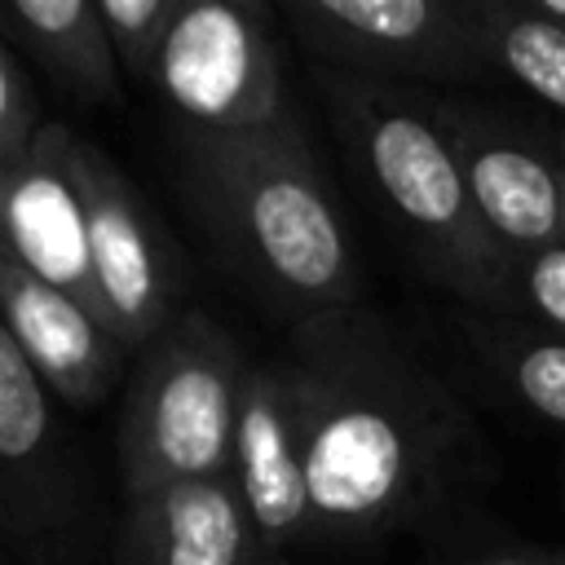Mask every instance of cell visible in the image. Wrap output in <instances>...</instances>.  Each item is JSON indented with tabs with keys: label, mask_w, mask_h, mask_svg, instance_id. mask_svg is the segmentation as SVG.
I'll return each mask as SVG.
<instances>
[{
	"label": "cell",
	"mask_w": 565,
	"mask_h": 565,
	"mask_svg": "<svg viewBox=\"0 0 565 565\" xmlns=\"http://www.w3.org/2000/svg\"><path fill=\"white\" fill-rule=\"evenodd\" d=\"M0 305L4 331L26 353L49 393L66 406H97L110 388H119L124 366H132V349L79 300L40 282L18 256L0 247Z\"/></svg>",
	"instance_id": "12"
},
{
	"label": "cell",
	"mask_w": 565,
	"mask_h": 565,
	"mask_svg": "<svg viewBox=\"0 0 565 565\" xmlns=\"http://www.w3.org/2000/svg\"><path fill=\"white\" fill-rule=\"evenodd\" d=\"M0 44L26 53L66 97L84 106L119 102L124 71L97 0H9L0 9Z\"/></svg>",
	"instance_id": "14"
},
{
	"label": "cell",
	"mask_w": 565,
	"mask_h": 565,
	"mask_svg": "<svg viewBox=\"0 0 565 565\" xmlns=\"http://www.w3.org/2000/svg\"><path fill=\"white\" fill-rule=\"evenodd\" d=\"M115 565H265L256 525L230 472L185 477L124 499Z\"/></svg>",
	"instance_id": "13"
},
{
	"label": "cell",
	"mask_w": 565,
	"mask_h": 565,
	"mask_svg": "<svg viewBox=\"0 0 565 565\" xmlns=\"http://www.w3.org/2000/svg\"><path fill=\"white\" fill-rule=\"evenodd\" d=\"M247 371L243 344L199 309H177L172 322L137 349L115 428L124 499L185 477L230 472Z\"/></svg>",
	"instance_id": "4"
},
{
	"label": "cell",
	"mask_w": 565,
	"mask_h": 565,
	"mask_svg": "<svg viewBox=\"0 0 565 565\" xmlns=\"http://www.w3.org/2000/svg\"><path fill=\"white\" fill-rule=\"evenodd\" d=\"M168 146L190 216L247 291L291 322L362 305L353 230L291 110L230 132L177 119Z\"/></svg>",
	"instance_id": "2"
},
{
	"label": "cell",
	"mask_w": 565,
	"mask_h": 565,
	"mask_svg": "<svg viewBox=\"0 0 565 565\" xmlns=\"http://www.w3.org/2000/svg\"><path fill=\"white\" fill-rule=\"evenodd\" d=\"M331 128L380 216L415 265L486 318H516L512 260L486 234L459 150L441 124V93L318 71Z\"/></svg>",
	"instance_id": "3"
},
{
	"label": "cell",
	"mask_w": 565,
	"mask_h": 565,
	"mask_svg": "<svg viewBox=\"0 0 565 565\" xmlns=\"http://www.w3.org/2000/svg\"><path fill=\"white\" fill-rule=\"evenodd\" d=\"M44 128L49 119L40 106L35 75L26 71L18 49L0 44V168H13Z\"/></svg>",
	"instance_id": "18"
},
{
	"label": "cell",
	"mask_w": 565,
	"mask_h": 565,
	"mask_svg": "<svg viewBox=\"0 0 565 565\" xmlns=\"http://www.w3.org/2000/svg\"><path fill=\"white\" fill-rule=\"evenodd\" d=\"M199 128H265L287 115L282 57L256 0H185L150 84Z\"/></svg>",
	"instance_id": "7"
},
{
	"label": "cell",
	"mask_w": 565,
	"mask_h": 565,
	"mask_svg": "<svg viewBox=\"0 0 565 565\" xmlns=\"http://www.w3.org/2000/svg\"><path fill=\"white\" fill-rule=\"evenodd\" d=\"M75 168L88 212V252H93V278L110 318V331L137 353L146 349L177 313L181 291V256L150 212V203L137 194V185L124 177V168L93 146L88 137H75Z\"/></svg>",
	"instance_id": "8"
},
{
	"label": "cell",
	"mask_w": 565,
	"mask_h": 565,
	"mask_svg": "<svg viewBox=\"0 0 565 565\" xmlns=\"http://www.w3.org/2000/svg\"><path fill=\"white\" fill-rule=\"evenodd\" d=\"M265 565H287V556H278V561H265Z\"/></svg>",
	"instance_id": "24"
},
{
	"label": "cell",
	"mask_w": 565,
	"mask_h": 565,
	"mask_svg": "<svg viewBox=\"0 0 565 565\" xmlns=\"http://www.w3.org/2000/svg\"><path fill=\"white\" fill-rule=\"evenodd\" d=\"M441 124L459 150L472 207L516 265L565 243V168L547 132L463 97H441Z\"/></svg>",
	"instance_id": "9"
},
{
	"label": "cell",
	"mask_w": 565,
	"mask_h": 565,
	"mask_svg": "<svg viewBox=\"0 0 565 565\" xmlns=\"http://www.w3.org/2000/svg\"><path fill=\"white\" fill-rule=\"evenodd\" d=\"M477 9L494 71L516 79L565 124V31L552 26L530 0H477Z\"/></svg>",
	"instance_id": "16"
},
{
	"label": "cell",
	"mask_w": 565,
	"mask_h": 565,
	"mask_svg": "<svg viewBox=\"0 0 565 565\" xmlns=\"http://www.w3.org/2000/svg\"><path fill=\"white\" fill-rule=\"evenodd\" d=\"M547 146L556 150V159H561V168H565V124H561V119L547 128Z\"/></svg>",
	"instance_id": "22"
},
{
	"label": "cell",
	"mask_w": 565,
	"mask_h": 565,
	"mask_svg": "<svg viewBox=\"0 0 565 565\" xmlns=\"http://www.w3.org/2000/svg\"><path fill=\"white\" fill-rule=\"evenodd\" d=\"M181 4L185 0H97L110 49L128 79L154 84V66H159L163 40H168Z\"/></svg>",
	"instance_id": "17"
},
{
	"label": "cell",
	"mask_w": 565,
	"mask_h": 565,
	"mask_svg": "<svg viewBox=\"0 0 565 565\" xmlns=\"http://www.w3.org/2000/svg\"><path fill=\"white\" fill-rule=\"evenodd\" d=\"M530 4H534L552 26H561V31H565V0H530Z\"/></svg>",
	"instance_id": "20"
},
{
	"label": "cell",
	"mask_w": 565,
	"mask_h": 565,
	"mask_svg": "<svg viewBox=\"0 0 565 565\" xmlns=\"http://www.w3.org/2000/svg\"><path fill=\"white\" fill-rule=\"evenodd\" d=\"M318 534L366 539L424 512L468 455V411L366 305L287 327Z\"/></svg>",
	"instance_id": "1"
},
{
	"label": "cell",
	"mask_w": 565,
	"mask_h": 565,
	"mask_svg": "<svg viewBox=\"0 0 565 565\" xmlns=\"http://www.w3.org/2000/svg\"><path fill=\"white\" fill-rule=\"evenodd\" d=\"M322 71L388 84H468L499 75L477 0H282Z\"/></svg>",
	"instance_id": "6"
},
{
	"label": "cell",
	"mask_w": 565,
	"mask_h": 565,
	"mask_svg": "<svg viewBox=\"0 0 565 565\" xmlns=\"http://www.w3.org/2000/svg\"><path fill=\"white\" fill-rule=\"evenodd\" d=\"M0 534L26 565H84L93 490L57 397L0 331Z\"/></svg>",
	"instance_id": "5"
},
{
	"label": "cell",
	"mask_w": 565,
	"mask_h": 565,
	"mask_svg": "<svg viewBox=\"0 0 565 565\" xmlns=\"http://www.w3.org/2000/svg\"><path fill=\"white\" fill-rule=\"evenodd\" d=\"M472 344L530 415L565 428V335L516 318H486L472 327Z\"/></svg>",
	"instance_id": "15"
},
{
	"label": "cell",
	"mask_w": 565,
	"mask_h": 565,
	"mask_svg": "<svg viewBox=\"0 0 565 565\" xmlns=\"http://www.w3.org/2000/svg\"><path fill=\"white\" fill-rule=\"evenodd\" d=\"M230 477L247 503L265 561H278L296 543L318 539V516L305 477L300 384L287 349L256 358L247 371L234 419Z\"/></svg>",
	"instance_id": "10"
},
{
	"label": "cell",
	"mask_w": 565,
	"mask_h": 565,
	"mask_svg": "<svg viewBox=\"0 0 565 565\" xmlns=\"http://www.w3.org/2000/svg\"><path fill=\"white\" fill-rule=\"evenodd\" d=\"M512 296H516V322L565 335V243L516 260Z\"/></svg>",
	"instance_id": "19"
},
{
	"label": "cell",
	"mask_w": 565,
	"mask_h": 565,
	"mask_svg": "<svg viewBox=\"0 0 565 565\" xmlns=\"http://www.w3.org/2000/svg\"><path fill=\"white\" fill-rule=\"evenodd\" d=\"M477 565H547V556H516V552H499V556H486Z\"/></svg>",
	"instance_id": "21"
},
{
	"label": "cell",
	"mask_w": 565,
	"mask_h": 565,
	"mask_svg": "<svg viewBox=\"0 0 565 565\" xmlns=\"http://www.w3.org/2000/svg\"><path fill=\"white\" fill-rule=\"evenodd\" d=\"M75 137L66 124H49L13 168H0V230L9 256L110 327L93 278Z\"/></svg>",
	"instance_id": "11"
},
{
	"label": "cell",
	"mask_w": 565,
	"mask_h": 565,
	"mask_svg": "<svg viewBox=\"0 0 565 565\" xmlns=\"http://www.w3.org/2000/svg\"><path fill=\"white\" fill-rule=\"evenodd\" d=\"M547 565H565V552H552V556H547Z\"/></svg>",
	"instance_id": "23"
}]
</instances>
